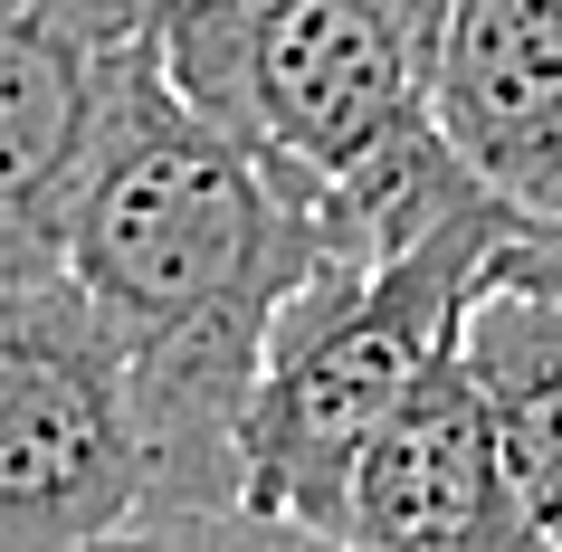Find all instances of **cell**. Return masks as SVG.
Instances as JSON below:
<instances>
[{
    "label": "cell",
    "instance_id": "cell-3",
    "mask_svg": "<svg viewBox=\"0 0 562 552\" xmlns=\"http://www.w3.org/2000/svg\"><path fill=\"white\" fill-rule=\"evenodd\" d=\"M153 515V448L115 334L67 277L0 286V552H95Z\"/></svg>",
    "mask_w": 562,
    "mask_h": 552
},
{
    "label": "cell",
    "instance_id": "cell-6",
    "mask_svg": "<svg viewBox=\"0 0 562 552\" xmlns=\"http://www.w3.org/2000/svg\"><path fill=\"white\" fill-rule=\"evenodd\" d=\"M344 552H533L468 352L372 448V466L353 486V515H344Z\"/></svg>",
    "mask_w": 562,
    "mask_h": 552
},
{
    "label": "cell",
    "instance_id": "cell-5",
    "mask_svg": "<svg viewBox=\"0 0 562 552\" xmlns=\"http://www.w3.org/2000/svg\"><path fill=\"white\" fill-rule=\"evenodd\" d=\"M429 115L525 229L562 219V0H458L429 48Z\"/></svg>",
    "mask_w": 562,
    "mask_h": 552
},
{
    "label": "cell",
    "instance_id": "cell-9",
    "mask_svg": "<svg viewBox=\"0 0 562 552\" xmlns=\"http://www.w3.org/2000/svg\"><path fill=\"white\" fill-rule=\"evenodd\" d=\"M124 20L162 48V67H172V87H201L210 67H220V48L238 38V20L258 10V0H115Z\"/></svg>",
    "mask_w": 562,
    "mask_h": 552
},
{
    "label": "cell",
    "instance_id": "cell-2",
    "mask_svg": "<svg viewBox=\"0 0 562 552\" xmlns=\"http://www.w3.org/2000/svg\"><path fill=\"white\" fill-rule=\"evenodd\" d=\"M515 238H525L515 210H476L401 258H362V267L334 258L277 315L258 401H248V448H238V466H248L238 505L277 523H315L344 543L372 448L468 352V324L496 295V267Z\"/></svg>",
    "mask_w": 562,
    "mask_h": 552
},
{
    "label": "cell",
    "instance_id": "cell-8",
    "mask_svg": "<svg viewBox=\"0 0 562 552\" xmlns=\"http://www.w3.org/2000/svg\"><path fill=\"white\" fill-rule=\"evenodd\" d=\"M95 552H344V543L315 533V523H277V515H248V505H220V515H153V523H134V533H115Z\"/></svg>",
    "mask_w": 562,
    "mask_h": 552
},
{
    "label": "cell",
    "instance_id": "cell-10",
    "mask_svg": "<svg viewBox=\"0 0 562 552\" xmlns=\"http://www.w3.org/2000/svg\"><path fill=\"white\" fill-rule=\"evenodd\" d=\"M382 10L419 38V48H439V30H448V10H458V0H382Z\"/></svg>",
    "mask_w": 562,
    "mask_h": 552
},
{
    "label": "cell",
    "instance_id": "cell-1",
    "mask_svg": "<svg viewBox=\"0 0 562 552\" xmlns=\"http://www.w3.org/2000/svg\"><path fill=\"white\" fill-rule=\"evenodd\" d=\"M325 277V238L258 153L172 87L153 58L124 87L105 153L67 229V286L115 334L153 448V515H220L248 486V401H258L277 315ZM144 515V523H153Z\"/></svg>",
    "mask_w": 562,
    "mask_h": 552
},
{
    "label": "cell",
    "instance_id": "cell-7",
    "mask_svg": "<svg viewBox=\"0 0 562 552\" xmlns=\"http://www.w3.org/2000/svg\"><path fill=\"white\" fill-rule=\"evenodd\" d=\"M468 372L533 552H562V305L553 295H486L468 324Z\"/></svg>",
    "mask_w": 562,
    "mask_h": 552
},
{
    "label": "cell",
    "instance_id": "cell-4",
    "mask_svg": "<svg viewBox=\"0 0 562 552\" xmlns=\"http://www.w3.org/2000/svg\"><path fill=\"white\" fill-rule=\"evenodd\" d=\"M153 58L115 0H0V286L67 277L105 124Z\"/></svg>",
    "mask_w": 562,
    "mask_h": 552
}]
</instances>
